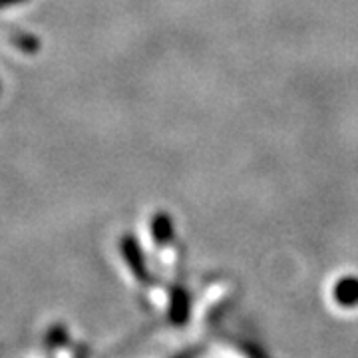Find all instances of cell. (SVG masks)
<instances>
[{
    "mask_svg": "<svg viewBox=\"0 0 358 358\" xmlns=\"http://www.w3.org/2000/svg\"><path fill=\"white\" fill-rule=\"evenodd\" d=\"M334 299L343 307H355V305H358V279L346 277L343 281L336 282V287H334Z\"/></svg>",
    "mask_w": 358,
    "mask_h": 358,
    "instance_id": "6da1fadb",
    "label": "cell"
},
{
    "mask_svg": "<svg viewBox=\"0 0 358 358\" xmlns=\"http://www.w3.org/2000/svg\"><path fill=\"white\" fill-rule=\"evenodd\" d=\"M154 233H155V239L159 241V243H166L169 241V237H171V219L164 215V213H159L154 221Z\"/></svg>",
    "mask_w": 358,
    "mask_h": 358,
    "instance_id": "7a4b0ae2",
    "label": "cell"
},
{
    "mask_svg": "<svg viewBox=\"0 0 358 358\" xmlns=\"http://www.w3.org/2000/svg\"><path fill=\"white\" fill-rule=\"evenodd\" d=\"M126 253H128V261H129V267L134 268V275H138L140 279H145V267H143V261H141L140 251H138V245H131L128 241L126 243Z\"/></svg>",
    "mask_w": 358,
    "mask_h": 358,
    "instance_id": "3957f363",
    "label": "cell"
}]
</instances>
